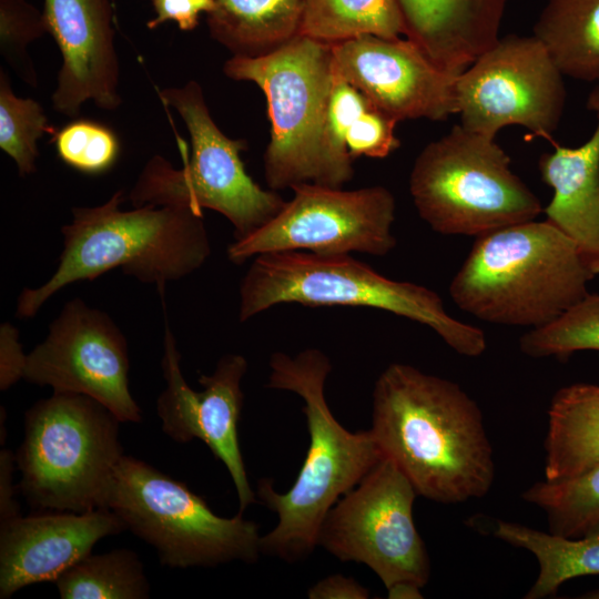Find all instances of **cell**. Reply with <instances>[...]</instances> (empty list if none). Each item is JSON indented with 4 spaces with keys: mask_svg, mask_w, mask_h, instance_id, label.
<instances>
[{
    "mask_svg": "<svg viewBox=\"0 0 599 599\" xmlns=\"http://www.w3.org/2000/svg\"><path fill=\"white\" fill-rule=\"evenodd\" d=\"M369 430L418 496L458 504L485 497L493 486L481 410L451 380L404 363L388 365L374 386Z\"/></svg>",
    "mask_w": 599,
    "mask_h": 599,
    "instance_id": "6da1fadb",
    "label": "cell"
},
{
    "mask_svg": "<svg viewBox=\"0 0 599 599\" xmlns=\"http://www.w3.org/2000/svg\"><path fill=\"white\" fill-rule=\"evenodd\" d=\"M267 386L297 394L304 402L309 444L298 475L286 493L268 478L257 496L277 516L261 537V551L286 562L306 559L317 546L323 520L337 500L353 489L383 458L370 430L352 433L332 414L325 383L332 364L325 353L307 348L295 356L277 352L270 358Z\"/></svg>",
    "mask_w": 599,
    "mask_h": 599,
    "instance_id": "7a4b0ae2",
    "label": "cell"
},
{
    "mask_svg": "<svg viewBox=\"0 0 599 599\" xmlns=\"http://www.w3.org/2000/svg\"><path fill=\"white\" fill-rule=\"evenodd\" d=\"M122 202L123 191L119 190L102 205L72 209V222L61 229L63 250L58 267L41 286L21 291L18 318L34 317L63 287L114 268L155 285L162 297L167 283L192 274L211 256L203 213L152 204L124 211Z\"/></svg>",
    "mask_w": 599,
    "mask_h": 599,
    "instance_id": "3957f363",
    "label": "cell"
},
{
    "mask_svg": "<svg viewBox=\"0 0 599 599\" xmlns=\"http://www.w3.org/2000/svg\"><path fill=\"white\" fill-rule=\"evenodd\" d=\"M595 276L571 238L547 220H532L476 237L449 295L478 319L532 329L581 301Z\"/></svg>",
    "mask_w": 599,
    "mask_h": 599,
    "instance_id": "277c9868",
    "label": "cell"
},
{
    "mask_svg": "<svg viewBox=\"0 0 599 599\" xmlns=\"http://www.w3.org/2000/svg\"><path fill=\"white\" fill-rule=\"evenodd\" d=\"M286 303L383 309L429 327L468 357L481 355L487 346L485 333L449 315L435 291L388 278L352 254L291 251L255 256L240 285L238 321Z\"/></svg>",
    "mask_w": 599,
    "mask_h": 599,
    "instance_id": "5b68a950",
    "label": "cell"
},
{
    "mask_svg": "<svg viewBox=\"0 0 599 599\" xmlns=\"http://www.w3.org/2000/svg\"><path fill=\"white\" fill-rule=\"evenodd\" d=\"M159 97L184 121L191 153L179 138L181 169L173 167L161 155L152 156L129 194L134 207L182 206L200 213L209 209L231 222L234 240L255 232L283 209L286 201L277 191L262 189L247 174L241 159L246 142L231 139L220 130L197 82L160 90Z\"/></svg>",
    "mask_w": 599,
    "mask_h": 599,
    "instance_id": "8992f818",
    "label": "cell"
},
{
    "mask_svg": "<svg viewBox=\"0 0 599 599\" xmlns=\"http://www.w3.org/2000/svg\"><path fill=\"white\" fill-rule=\"evenodd\" d=\"M118 417L94 398L53 392L24 418L16 454L19 488L38 509L88 512L105 508L115 467L123 457Z\"/></svg>",
    "mask_w": 599,
    "mask_h": 599,
    "instance_id": "52a82bcc",
    "label": "cell"
},
{
    "mask_svg": "<svg viewBox=\"0 0 599 599\" xmlns=\"http://www.w3.org/2000/svg\"><path fill=\"white\" fill-rule=\"evenodd\" d=\"M409 192L419 216L444 235L478 237L544 211L496 139L460 124L419 152Z\"/></svg>",
    "mask_w": 599,
    "mask_h": 599,
    "instance_id": "ba28073f",
    "label": "cell"
},
{
    "mask_svg": "<svg viewBox=\"0 0 599 599\" xmlns=\"http://www.w3.org/2000/svg\"><path fill=\"white\" fill-rule=\"evenodd\" d=\"M105 508L170 568L253 564L262 555L256 522L242 512L216 515L186 485L131 456L123 455L115 467Z\"/></svg>",
    "mask_w": 599,
    "mask_h": 599,
    "instance_id": "9c48e42d",
    "label": "cell"
},
{
    "mask_svg": "<svg viewBox=\"0 0 599 599\" xmlns=\"http://www.w3.org/2000/svg\"><path fill=\"white\" fill-rule=\"evenodd\" d=\"M226 77L255 83L264 93L271 138L263 155L271 190L324 185L323 135L334 81L332 44L297 34L256 58L233 55Z\"/></svg>",
    "mask_w": 599,
    "mask_h": 599,
    "instance_id": "30bf717a",
    "label": "cell"
},
{
    "mask_svg": "<svg viewBox=\"0 0 599 599\" xmlns=\"http://www.w3.org/2000/svg\"><path fill=\"white\" fill-rule=\"evenodd\" d=\"M417 496L398 467L383 458L327 512L317 546L341 561L366 565L386 589L399 581L423 588L430 560L413 518Z\"/></svg>",
    "mask_w": 599,
    "mask_h": 599,
    "instance_id": "8fae6325",
    "label": "cell"
},
{
    "mask_svg": "<svg viewBox=\"0 0 599 599\" xmlns=\"http://www.w3.org/2000/svg\"><path fill=\"white\" fill-rule=\"evenodd\" d=\"M292 190V200L272 220L229 245L233 264L275 252L385 256L395 248L396 202L385 186L343 190L302 183Z\"/></svg>",
    "mask_w": 599,
    "mask_h": 599,
    "instance_id": "7c38bea8",
    "label": "cell"
},
{
    "mask_svg": "<svg viewBox=\"0 0 599 599\" xmlns=\"http://www.w3.org/2000/svg\"><path fill=\"white\" fill-rule=\"evenodd\" d=\"M460 125L496 139L509 125L551 143L566 104L564 74L535 35L497 40L456 79Z\"/></svg>",
    "mask_w": 599,
    "mask_h": 599,
    "instance_id": "4fadbf2b",
    "label": "cell"
},
{
    "mask_svg": "<svg viewBox=\"0 0 599 599\" xmlns=\"http://www.w3.org/2000/svg\"><path fill=\"white\" fill-rule=\"evenodd\" d=\"M129 372L121 329L105 312L74 297L52 321L45 339L27 354L23 379L90 396L121 423H139L141 409L129 388Z\"/></svg>",
    "mask_w": 599,
    "mask_h": 599,
    "instance_id": "5bb4252c",
    "label": "cell"
},
{
    "mask_svg": "<svg viewBox=\"0 0 599 599\" xmlns=\"http://www.w3.org/2000/svg\"><path fill=\"white\" fill-rule=\"evenodd\" d=\"M181 354L165 318L161 367L166 387L156 400L162 430L173 440L185 444L202 440L226 467L233 480L238 512L255 502L240 449L237 426L244 395L241 380L247 361L238 354L223 355L211 375H201L203 390L186 383L180 366Z\"/></svg>",
    "mask_w": 599,
    "mask_h": 599,
    "instance_id": "9a60e30c",
    "label": "cell"
},
{
    "mask_svg": "<svg viewBox=\"0 0 599 599\" xmlns=\"http://www.w3.org/2000/svg\"><path fill=\"white\" fill-rule=\"evenodd\" d=\"M335 71L396 120L444 121L457 113L456 75L412 40L358 35L332 44Z\"/></svg>",
    "mask_w": 599,
    "mask_h": 599,
    "instance_id": "2e32d148",
    "label": "cell"
},
{
    "mask_svg": "<svg viewBox=\"0 0 599 599\" xmlns=\"http://www.w3.org/2000/svg\"><path fill=\"white\" fill-rule=\"evenodd\" d=\"M43 17L62 54L52 94L54 110L73 118L89 100L115 110L122 100L113 0H44Z\"/></svg>",
    "mask_w": 599,
    "mask_h": 599,
    "instance_id": "e0dca14e",
    "label": "cell"
},
{
    "mask_svg": "<svg viewBox=\"0 0 599 599\" xmlns=\"http://www.w3.org/2000/svg\"><path fill=\"white\" fill-rule=\"evenodd\" d=\"M125 529L108 508L19 516L0 524V598L33 583L54 582L100 539Z\"/></svg>",
    "mask_w": 599,
    "mask_h": 599,
    "instance_id": "ac0fdd59",
    "label": "cell"
},
{
    "mask_svg": "<svg viewBox=\"0 0 599 599\" xmlns=\"http://www.w3.org/2000/svg\"><path fill=\"white\" fill-rule=\"evenodd\" d=\"M405 37L459 75L499 39L507 0H397Z\"/></svg>",
    "mask_w": 599,
    "mask_h": 599,
    "instance_id": "d6986e66",
    "label": "cell"
},
{
    "mask_svg": "<svg viewBox=\"0 0 599 599\" xmlns=\"http://www.w3.org/2000/svg\"><path fill=\"white\" fill-rule=\"evenodd\" d=\"M591 136L569 148L552 143L554 151L538 162L542 181L554 190L544 209L546 220L571 238L590 266L599 262V114Z\"/></svg>",
    "mask_w": 599,
    "mask_h": 599,
    "instance_id": "ffe728a7",
    "label": "cell"
},
{
    "mask_svg": "<svg viewBox=\"0 0 599 599\" xmlns=\"http://www.w3.org/2000/svg\"><path fill=\"white\" fill-rule=\"evenodd\" d=\"M545 478L575 477L599 464V385L575 383L556 392L548 408Z\"/></svg>",
    "mask_w": 599,
    "mask_h": 599,
    "instance_id": "44dd1931",
    "label": "cell"
},
{
    "mask_svg": "<svg viewBox=\"0 0 599 599\" xmlns=\"http://www.w3.org/2000/svg\"><path fill=\"white\" fill-rule=\"evenodd\" d=\"M303 0H213L211 37L233 55L256 58L300 34Z\"/></svg>",
    "mask_w": 599,
    "mask_h": 599,
    "instance_id": "7402d4cb",
    "label": "cell"
},
{
    "mask_svg": "<svg viewBox=\"0 0 599 599\" xmlns=\"http://www.w3.org/2000/svg\"><path fill=\"white\" fill-rule=\"evenodd\" d=\"M532 35L564 77L599 81V0H548Z\"/></svg>",
    "mask_w": 599,
    "mask_h": 599,
    "instance_id": "603a6c76",
    "label": "cell"
},
{
    "mask_svg": "<svg viewBox=\"0 0 599 599\" xmlns=\"http://www.w3.org/2000/svg\"><path fill=\"white\" fill-rule=\"evenodd\" d=\"M494 532L500 540L531 552L538 562L539 573L526 599L552 597L570 579L599 575V526L569 538L499 520Z\"/></svg>",
    "mask_w": 599,
    "mask_h": 599,
    "instance_id": "cb8c5ba5",
    "label": "cell"
},
{
    "mask_svg": "<svg viewBox=\"0 0 599 599\" xmlns=\"http://www.w3.org/2000/svg\"><path fill=\"white\" fill-rule=\"evenodd\" d=\"M300 34L334 44L363 34L400 38L406 27L397 0H303Z\"/></svg>",
    "mask_w": 599,
    "mask_h": 599,
    "instance_id": "d4e9b609",
    "label": "cell"
},
{
    "mask_svg": "<svg viewBox=\"0 0 599 599\" xmlns=\"http://www.w3.org/2000/svg\"><path fill=\"white\" fill-rule=\"evenodd\" d=\"M54 582L62 599H145L150 592L143 565L130 549L90 554Z\"/></svg>",
    "mask_w": 599,
    "mask_h": 599,
    "instance_id": "484cf974",
    "label": "cell"
},
{
    "mask_svg": "<svg viewBox=\"0 0 599 599\" xmlns=\"http://www.w3.org/2000/svg\"><path fill=\"white\" fill-rule=\"evenodd\" d=\"M522 498L546 512L550 532L581 537L599 525V464L571 478L538 481Z\"/></svg>",
    "mask_w": 599,
    "mask_h": 599,
    "instance_id": "4316f807",
    "label": "cell"
},
{
    "mask_svg": "<svg viewBox=\"0 0 599 599\" xmlns=\"http://www.w3.org/2000/svg\"><path fill=\"white\" fill-rule=\"evenodd\" d=\"M519 347L530 357L599 352V294L588 293L554 322L529 329L520 337Z\"/></svg>",
    "mask_w": 599,
    "mask_h": 599,
    "instance_id": "83f0119b",
    "label": "cell"
},
{
    "mask_svg": "<svg viewBox=\"0 0 599 599\" xmlns=\"http://www.w3.org/2000/svg\"><path fill=\"white\" fill-rule=\"evenodd\" d=\"M42 106L32 99L17 97L7 74L0 72V149L17 164L19 174L35 171L39 155L37 141L44 133H53Z\"/></svg>",
    "mask_w": 599,
    "mask_h": 599,
    "instance_id": "f1b7e54d",
    "label": "cell"
},
{
    "mask_svg": "<svg viewBox=\"0 0 599 599\" xmlns=\"http://www.w3.org/2000/svg\"><path fill=\"white\" fill-rule=\"evenodd\" d=\"M370 105L359 90L335 71L323 135L324 185L343 187L353 179L354 160L346 146V135L353 122Z\"/></svg>",
    "mask_w": 599,
    "mask_h": 599,
    "instance_id": "f546056e",
    "label": "cell"
},
{
    "mask_svg": "<svg viewBox=\"0 0 599 599\" xmlns=\"http://www.w3.org/2000/svg\"><path fill=\"white\" fill-rule=\"evenodd\" d=\"M59 158L69 166L88 174L108 171L119 155V141L109 128L93 121H73L54 136Z\"/></svg>",
    "mask_w": 599,
    "mask_h": 599,
    "instance_id": "4dcf8cb0",
    "label": "cell"
},
{
    "mask_svg": "<svg viewBox=\"0 0 599 599\" xmlns=\"http://www.w3.org/2000/svg\"><path fill=\"white\" fill-rule=\"evenodd\" d=\"M47 32L43 12L27 0H0V51L29 85L37 84L28 44Z\"/></svg>",
    "mask_w": 599,
    "mask_h": 599,
    "instance_id": "1f68e13d",
    "label": "cell"
},
{
    "mask_svg": "<svg viewBox=\"0 0 599 599\" xmlns=\"http://www.w3.org/2000/svg\"><path fill=\"white\" fill-rule=\"evenodd\" d=\"M397 123L374 104L370 105L347 132L346 146L351 158L384 159L392 154L400 144L395 134Z\"/></svg>",
    "mask_w": 599,
    "mask_h": 599,
    "instance_id": "d6a6232c",
    "label": "cell"
},
{
    "mask_svg": "<svg viewBox=\"0 0 599 599\" xmlns=\"http://www.w3.org/2000/svg\"><path fill=\"white\" fill-rule=\"evenodd\" d=\"M155 17L148 21L149 29L173 21L183 31H192L202 13L213 9V0H152Z\"/></svg>",
    "mask_w": 599,
    "mask_h": 599,
    "instance_id": "836d02e7",
    "label": "cell"
},
{
    "mask_svg": "<svg viewBox=\"0 0 599 599\" xmlns=\"http://www.w3.org/2000/svg\"><path fill=\"white\" fill-rule=\"evenodd\" d=\"M19 333L10 323L0 327V389L7 390L23 378L27 355L18 341Z\"/></svg>",
    "mask_w": 599,
    "mask_h": 599,
    "instance_id": "e575fe53",
    "label": "cell"
},
{
    "mask_svg": "<svg viewBox=\"0 0 599 599\" xmlns=\"http://www.w3.org/2000/svg\"><path fill=\"white\" fill-rule=\"evenodd\" d=\"M309 599H367L369 591L354 578L342 575L325 577L307 591Z\"/></svg>",
    "mask_w": 599,
    "mask_h": 599,
    "instance_id": "d590c367",
    "label": "cell"
},
{
    "mask_svg": "<svg viewBox=\"0 0 599 599\" xmlns=\"http://www.w3.org/2000/svg\"><path fill=\"white\" fill-rule=\"evenodd\" d=\"M16 455L8 449L0 451V524L20 516L13 486Z\"/></svg>",
    "mask_w": 599,
    "mask_h": 599,
    "instance_id": "8d00e7d4",
    "label": "cell"
},
{
    "mask_svg": "<svg viewBox=\"0 0 599 599\" xmlns=\"http://www.w3.org/2000/svg\"><path fill=\"white\" fill-rule=\"evenodd\" d=\"M422 587L410 581H399L387 588L390 599H418L423 598Z\"/></svg>",
    "mask_w": 599,
    "mask_h": 599,
    "instance_id": "74e56055",
    "label": "cell"
},
{
    "mask_svg": "<svg viewBox=\"0 0 599 599\" xmlns=\"http://www.w3.org/2000/svg\"><path fill=\"white\" fill-rule=\"evenodd\" d=\"M586 106L589 111L599 114V81L597 82L596 87L590 91L586 101Z\"/></svg>",
    "mask_w": 599,
    "mask_h": 599,
    "instance_id": "f35d334b",
    "label": "cell"
},
{
    "mask_svg": "<svg viewBox=\"0 0 599 599\" xmlns=\"http://www.w3.org/2000/svg\"><path fill=\"white\" fill-rule=\"evenodd\" d=\"M581 598H586V599H599V589L589 591V592L585 593L583 596H581Z\"/></svg>",
    "mask_w": 599,
    "mask_h": 599,
    "instance_id": "ab89813d",
    "label": "cell"
},
{
    "mask_svg": "<svg viewBox=\"0 0 599 599\" xmlns=\"http://www.w3.org/2000/svg\"><path fill=\"white\" fill-rule=\"evenodd\" d=\"M595 275H599V262L591 265Z\"/></svg>",
    "mask_w": 599,
    "mask_h": 599,
    "instance_id": "60d3db41",
    "label": "cell"
},
{
    "mask_svg": "<svg viewBox=\"0 0 599 599\" xmlns=\"http://www.w3.org/2000/svg\"><path fill=\"white\" fill-rule=\"evenodd\" d=\"M599 526V525H598Z\"/></svg>",
    "mask_w": 599,
    "mask_h": 599,
    "instance_id": "b9f144b4",
    "label": "cell"
}]
</instances>
